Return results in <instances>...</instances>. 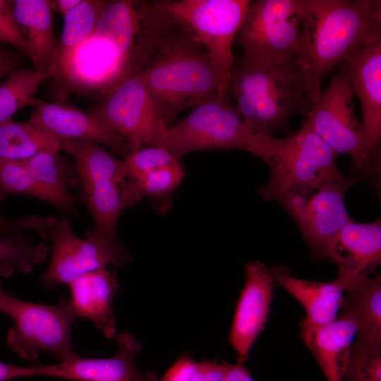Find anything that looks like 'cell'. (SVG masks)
<instances>
[{"label":"cell","instance_id":"16","mask_svg":"<svg viewBox=\"0 0 381 381\" xmlns=\"http://www.w3.org/2000/svg\"><path fill=\"white\" fill-rule=\"evenodd\" d=\"M324 258L337 265L336 281L344 291L375 274L381 263L380 219L365 224L351 219L329 241Z\"/></svg>","mask_w":381,"mask_h":381},{"label":"cell","instance_id":"23","mask_svg":"<svg viewBox=\"0 0 381 381\" xmlns=\"http://www.w3.org/2000/svg\"><path fill=\"white\" fill-rule=\"evenodd\" d=\"M9 3L27 42V56L33 69L51 78L57 42L49 0H15Z\"/></svg>","mask_w":381,"mask_h":381},{"label":"cell","instance_id":"12","mask_svg":"<svg viewBox=\"0 0 381 381\" xmlns=\"http://www.w3.org/2000/svg\"><path fill=\"white\" fill-rule=\"evenodd\" d=\"M250 0H155L205 49L220 79L227 85L233 66L232 47Z\"/></svg>","mask_w":381,"mask_h":381},{"label":"cell","instance_id":"38","mask_svg":"<svg viewBox=\"0 0 381 381\" xmlns=\"http://www.w3.org/2000/svg\"><path fill=\"white\" fill-rule=\"evenodd\" d=\"M6 195L0 192V234L14 238H25L23 234V229L20 225L19 219H8L1 211V207L6 199Z\"/></svg>","mask_w":381,"mask_h":381},{"label":"cell","instance_id":"33","mask_svg":"<svg viewBox=\"0 0 381 381\" xmlns=\"http://www.w3.org/2000/svg\"><path fill=\"white\" fill-rule=\"evenodd\" d=\"M183 177V171L179 163L159 168L133 181L143 198L157 197L173 191L180 184Z\"/></svg>","mask_w":381,"mask_h":381},{"label":"cell","instance_id":"4","mask_svg":"<svg viewBox=\"0 0 381 381\" xmlns=\"http://www.w3.org/2000/svg\"><path fill=\"white\" fill-rule=\"evenodd\" d=\"M309 82L308 64L296 56L267 68L232 66L227 92L249 133L271 136L281 130L290 134L292 116H306L313 105L307 99Z\"/></svg>","mask_w":381,"mask_h":381},{"label":"cell","instance_id":"22","mask_svg":"<svg viewBox=\"0 0 381 381\" xmlns=\"http://www.w3.org/2000/svg\"><path fill=\"white\" fill-rule=\"evenodd\" d=\"M270 270L274 282L303 306L306 314L303 322L324 325L337 318L345 296V291L337 281L322 282L299 279L286 267L274 266Z\"/></svg>","mask_w":381,"mask_h":381},{"label":"cell","instance_id":"1","mask_svg":"<svg viewBox=\"0 0 381 381\" xmlns=\"http://www.w3.org/2000/svg\"><path fill=\"white\" fill-rule=\"evenodd\" d=\"M163 23V13L150 1L110 0L90 36L54 61V102L65 103L71 95L99 99L138 73Z\"/></svg>","mask_w":381,"mask_h":381},{"label":"cell","instance_id":"36","mask_svg":"<svg viewBox=\"0 0 381 381\" xmlns=\"http://www.w3.org/2000/svg\"><path fill=\"white\" fill-rule=\"evenodd\" d=\"M46 365L20 366L0 361V381L34 376H46Z\"/></svg>","mask_w":381,"mask_h":381},{"label":"cell","instance_id":"31","mask_svg":"<svg viewBox=\"0 0 381 381\" xmlns=\"http://www.w3.org/2000/svg\"><path fill=\"white\" fill-rule=\"evenodd\" d=\"M0 192L29 195L47 202L25 160L0 162Z\"/></svg>","mask_w":381,"mask_h":381},{"label":"cell","instance_id":"17","mask_svg":"<svg viewBox=\"0 0 381 381\" xmlns=\"http://www.w3.org/2000/svg\"><path fill=\"white\" fill-rule=\"evenodd\" d=\"M117 349L109 358H73L49 365V377L71 381H159L154 371L143 372L135 357L142 345L130 332L116 337Z\"/></svg>","mask_w":381,"mask_h":381},{"label":"cell","instance_id":"32","mask_svg":"<svg viewBox=\"0 0 381 381\" xmlns=\"http://www.w3.org/2000/svg\"><path fill=\"white\" fill-rule=\"evenodd\" d=\"M123 161L130 180L138 179L165 166L181 164L168 150L155 146H144L135 150Z\"/></svg>","mask_w":381,"mask_h":381},{"label":"cell","instance_id":"29","mask_svg":"<svg viewBox=\"0 0 381 381\" xmlns=\"http://www.w3.org/2000/svg\"><path fill=\"white\" fill-rule=\"evenodd\" d=\"M49 249L44 243H32L26 238H0V273L4 277L16 272H30L34 266L44 262Z\"/></svg>","mask_w":381,"mask_h":381},{"label":"cell","instance_id":"18","mask_svg":"<svg viewBox=\"0 0 381 381\" xmlns=\"http://www.w3.org/2000/svg\"><path fill=\"white\" fill-rule=\"evenodd\" d=\"M353 94L360 99L361 126L368 145L380 151L381 35L365 44L344 60Z\"/></svg>","mask_w":381,"mask_h":381},{"label":"cell","instance_id":"25","mask_svg":"<svg viewBox=\"0 0 381 381\" xmlns=\"http://www.w3.org/2000/svg\"><path fill=\"white\" fill-rule=\"evenodd\" d=\"M341 310L348 313L356 326L359 344L381 346V276L375 273L345 290Z\"/></svg>","mask_w":381,"mask_h":381},{"label":"cell","instance_id":"3","mask_svg":"<svg viewBox=\"0 0 381 381\" xmlns=\"http://www.w3.org/2000/svg\"><path fill=\"white\" fill-rule=\"evenodd\" d=\"M301 58L309 67L307 99L312 104L331 70L381 35L380 0H304Z\"/></svg>","mask_w":381,"mask_h":381},{"label":"cell","instance_id":"39","mask_svg":"<svg viewBox=\"0 0 381 381\" xmlns=\"http://www.w3.org/2000/svg\"><path fill=\"white\" fill-rule=\"evenodd\" d=\"M225 369L224 381H255L251 376V372L245 363H230L222 361Z\"/></svg>","mask_w":381,"mask_h":381},{"label":"cell","instance_id":"14","mask_svg":"<svg viewBox=\"0 0 381 381\" xmlns=\"http://www.w3.org/2000/svg\"><path fill=\"white\" fill-rule=\"evenodd\" d=\"M362 179L341 176L288 195L279 202L296 223L315 260L323 258L329 241L351 220L347 189Z\"/></svg>","mask_w":381,"mask_h":381},{"label":"cell","instance_id":"26","mask_svg":"<svg viewBox=\"0 0 381 381\" xmlns=\"http://www.w3.org/2000/svg\"><path fill=\"white\" fill-rule=\"evenodd\" d=\"M43 126L30 120L0 124V162L28 159L45 150L61 151L62 143Z\"/></svg>","mask_w":381,"mask_h":381},{"label":"cell","instance_id":"19","mask_svg":"<svg viewBox=\"0 0 381 381\" xmlns=\"http://www.w3.org/2000/svg\"><path fill=\"white\" fill-rule=\"evenodd\" d=\"M65 141L83 139L104 145L124 159L132 151L124 138L111 131L90 113L57 102L40 101L29 119Z\"/></svg>","mask_w":381,"mask_h":381},{"label":"cell","instance_id":"40","mask_svg":"<svg viewBox=\"0 0 381 381\" xmlns=\"http://www.w3.org/2000/svg\"><path fill=\"white\" fill-rule=\"evenodd\" d=\"M82 0H49L52 11H57L63 16L75 8Z\"/></svg>","mask_w":381,"mask_h":381},{"label":"cell","instance_id":"9","mask_svg":"<svg viewBox=\"0 0 381 381\" xmlns=\"http://www.w3.org/2000/svg\"><path fill=\"white\" fill-rule=\"evenodd\" d=\"M28 230H35L52 242L51 258L40 282L47 287L69 284L79 276L89 272L119 267L132 260L128 250L119 240L109 239L87 234L78 236L67 217L28 216Z\"/></svg>","mask_w":381,"mask_h":381},{"label":"cell","instance_id":"7","mask_svg":"<svg viewBox=\"0 0 381 381\" xmlns=\"http://www.w3.org/2000/svg\"><path fill=\"white\" fill-rule=\"evenodd\" d=\"M331 76L328 87L313 104L301 124L307 126L338 156L352 157L354 174L361 178H377L380 174V151L367 143L361 122L354 112L353 93L344 61Z\"/></svg>","mask_w":381,"mask_h":381},{"label":"cell","instance_id":"41","mask_svg":"<svg viewBox=\"0 0 381 381\" xmlns=\"http://www.w3.org/2000/svg\"><path fill=\"white\" fill-rule=\"evenodd\" d=\"M8 294L6 293L3 289L2 286L0 283V312H1L2 308L4 306V302Z\"/></svg>","mask_w":381,"mask_h":381},{"label":"cell","instance_id":"28","mask_svg":"<svg viewBox=\"0 0 381 381\" xmlns=\"http://www.w3.org/2000/svg\"><path fill=\"white\" fill-rule=\"evenodd\" d=\"M109 2L110 0H82L63 16L64 26L54 61L90 36Z\"/></svg>","mask_w":381,"mask_h":381},{"label":"cell","instance_id":"10","mask_svg":"<svg viewBox=\"0 0 381 381\" xmlns=\"http://www.w3.org/2000/svg\"><path fill=\"white\" fill-rule=\"evenodd\" d=\"M13 322L6 335L8 347L32 366L41 365L44 351L60 362L77 354L71 332L78 318L70 298L61 296L54 305L36 303L8 294L1 312Z\"/></svg>","mask_w":381,"mask_h":381},{"label":"cell","instance_id":"8","mask_svg":"<svg viewBox=\"0 0 381 381\" xmlns=\"http://www.w3.org/2000/svg\"><path fill=\"white\" fill-rule=\"evenodd\" d=\"M304 0L251 1L234 42L242 49L240 65L267 68L301 57Z\"/></svg>","mask_w":381,"mask_h":381},{"label":"cell","instance_id":"37","mask_svg":"<svg viewBox=\"0 0 381 381\" xmlns=\"http://www.w3.org/2000/svg\"><path fill=\"white\" fill-rule=\"evenodd\" d=\"M23 54H24L21 52L7 49L0 43V80L12 71L21 68Z\"/></svg>","mask_w":381,"mask_h":381},{"label":"cell","instance_id":"11","mask_svg":"<svg viewBox=\"0 0 381 381\" xmlns=\"http://www.w3.org/2000/svg\"><path fill=\"white\" fill-rule=\"evenodd\" d=\"M257 135L246 129L228 92L205 100L168 127L164 147L181 162L189 152L202 150L241 149L253 153Z\"/></svg>","mask_w":381,"mask_h":381},{"label":"cell","instance_id":"27","mask_svg":"<svg viewBox=\"0 0 381 381\" xmlns=\"http://www.w3.org/2000/svg\"><path fill=\"white\" fill-rule=\"evenodd\" d=\"M50 78L33 68H18L9 73L0 83V124L12 119L20 109L36 107L40 99L35 97L43 80Z\"/></svg>","mask_w":381,"mask_h":381},{"label":"cell","instance_id":"13","mask_svg":"<svg viewBox=\"0 0 381 381\" xmlns=\"http://www.w3.org/2000/svg\"><path fill=\"white\" fill-rule=\"evenodd\" d=\"M89 113L128 140L133 151L144 146L164 147L162 136L168 126L138 73L97 99Z\"/></svg>","mask_w":381,"mask_h":381},{"label":"cell","instance_id":"30","mask_svg":"<svg viewBox=\"0 0 381 381\" xmlns=\"http://www.w3.org/2000/svg\"><path fill=\"white\" fill-rule=\"evenodd\" d=\"M344 381H381V346L353 341Z\"/></svg>","mask_w":381,"mask_h":381},{"label":"cell","instance_id":"21","mask_svg":"<svg viewBox=\"0 0 381 381\" xmlns=\"http://www.w3.org/2000/svg\"><path fill=\"white\" fill-rule=\"evenodd\" d=\"M70 300L78 318L90 320L108 339L116 337L112 302L119 288L115 271L98 270L83 274L69 284Z\"/></svg>","mask_w":381,"mask_h":381},{"label":"cell","instance_id":"34","mask_svg":"<svg viewBox=\"0 0 381 381\" xmlns=\"http://www.w3.org/2000/svg\"><path fill=\"white\" fill-rule=\"evenodd\" d=\"M0 43L9 44L27 56V42L14 18L9 1L0 0Z\"/></svg>","mask_w":381,"mask_h":381},{"label":"cell","instance_id":"24","mask_svg":"<svg viewBox=\"0 0 381 381\" xmlns=\"http://www.w3.org/2000/svg\"><path fill=\"white\" fill-rule=\"evenodd\" d=\"M25 161L47 202L57 207L65 215L79 216L76 196L71 195L67 187L78 182L75 163H71L55 150L40 152Z\"/></svg>","mask_w":381,"mask_h":381},{"label":"cell","instance_id":"6","mask_svg":"<svg viewBox=\"0 0 381 381\" xmlns=\"http://www.w3.org/2000/svg\"><path fill=\"white\" fill-rule=\"evenodd\" d=\"M253 154L268 166L270 179L258 190L266 200L284 198L323 181L341 177L335 152L307 126L284 138L257 135Z\"/></svg>","mask_w":381,"mask_h":381},{"label":"cell","instance_id":"15","mask_svg":"<svg viewBox=\"0 0 381 381\" xmlns=\"http://www.w3.org/2000/svg\"><path fill=\"white\" fill-rule=\"evenodd\" d=\"M246 276L229 333V342L241 363L248 360L253 345L268 321L274 283L270 270L258 260L246 263Z\"/></svg>","mask_w":381,"mask_h":381},{"label":"cell","instance_id":"2","mask_svg":"<svg viewBox=\"0 0 381 381\" xmlns=\"http://www.w3.org/2000/svg\"><path fill=\"white\" fill-rule=\"evenodd\" d=\"M138 73L168 127L183 110L227 92L205 49L173 17Z\"/></svg>","mask_w":381,"mask_h":381},{"label":"cell","instance_id":"35","mask_svg":"<svg viewBox=\"0 0 381 381\" xmlns=\"http://www.w3.org/2000/svg\"><path fill=\"white\" fill-rule=\"evenodd\" d=\"M196 366L188 353L181 354L159 381H191Z\"/></svg>","mask_w":381,"mask_h":381},{"label":"cell","instance_id":"20","mask_svg":"<svg viewBox=\"0 0 381 381\" xmlns=\"http://www.w3.org/2000/svg\"><path fill=\"white\" fill-rule=\"evenodd\" d=\"M356 334V323L344 310H341L336 320L324 325L301 322V338L327 381H344L350 348Z\"/></svg>","mask_w":381,"mask_h":381},{"label":"cell","instance_id":"5","mask_svg":"<svg viewBox=\"0 0 381 381\" xmlns=\"http://www.w3.org/2000/svg\"><path fill=\"white\" fill-rule=\"evenodd\" d=\"M61 150L71 155L80 188L76 196L90 212L93 227L87 234L118 240L117 223L121 214L143 198L126 174L123 159L100 144L83 139L64 141Z\"/></svg>","mask_w":381,"mask_h":381}]
</instances>
